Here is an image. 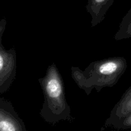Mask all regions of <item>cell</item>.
Masks as SVG:
<instances>
[{
  "label": "cell",
  "instance_id": "obj_4",
  "mask_svg": "<svg viewBox=\"0 0 131 131\" xmlns=\"http://www.w3.org/2000/svg\"><path fill=\"white\" fill-rule=\"evenodd\" d=\"M0 130L26 131L25 124L8 101H0Z\"/></svg>",
  "mask_w": 131,
  "mask_h": 131
},
{
  "label": "cell",
  "instance_id": "obj_2",
  "mask_svg": "<svg viewBox=\"0 0 131 131\" xmlns=\"http://www.w3.org/2000/svg\"><path fill=\"white\" fill-rule=\"evenodd\" d=\"M43 95L40 116L46 122L55 125L61 121L71 122V108L66 99L63 81L54 63L49 65L46 74L38 80Z\"/></svg>",
  "mask_w": 131,
  "mask_h": 131
},
{
  "label": "cell",
  "instance_id": "obj_3",
  "mask_svg": "<svg viewBox=\"0 0 131 131\" xmlns=\"http://www.w3.org/2000/svg\"><path fill=\"white\" fill-rule=\"evenodd\" d=\"M6 21L0 22V92L8 89L16 75V53L14 49L6 51L1 43Z\"/></svg>",
  "mask_w": 131,
  "mask_h": 131
},
{
  "label": "cell",
  "instance_id": "obj_1",
  "mask_svg": "<svg viewBox=\"0 0 131 131\" xmlns=\"http://www.w3.org/2000/svg\"><path fill=\"white\" fill-rule=\"evenodd\" d=\"M126 67L124 58L111 57L93 61L84 70L78 67H72L70 70L75 84L89 95L93 89L100 92L104 88L113 87Z\"/></svg>",
  "mask_w": 131,
  "mask_h": 131
},
{
  "label": "cell",
  "instance_id": "obj_5",
  "mask_svg": "<svg viewBox=\"0 0 131 131\" xmlns=\"http://www.w3.org/2000/svg\"><path fill=\"white\" fill-rule=\"evenodd\" d=\"M114 0H88L86 8L91 16V26L95 27L104 19Z\"/></svg>",
  "mask_w": 131,
  "mask_h": 131
}]
</instances>
